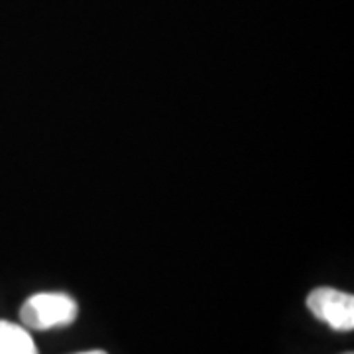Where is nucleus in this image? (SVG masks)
I'll use <instances>...</instances> for the list:
<instances>
[{
    "label": "nucleus",
    "instance_id": "1",
    "mask_svg": "<svg viewBox=\"0 0 354 354\" xmlns=\"http://www.w3.org/2000/svg\"><path fill=\"white\" fill-rule=\"evenodd\" d=\"M77 313V301L67 293H36L24 301L20 319L30 329L46 330L71 325Z\"/></svg>",
    "mask_w": 354,
    "mask_h": 354
},
{
    "label": "nucleus",
    "instance_id": "2",
    "mask_svg": "<svg viewBox=\"0 0 354 354\" xmlns=\"http://www.w3.org/2000/svg\"><path fill=\"white\" fill-rule=\"evenodd\" d=\"M307 309L335 330L354 329V297L335 288H317L307 295Z\"/></svg>",
    "mask_w": 354,
    "mask_h": 354
},
{
    "label": "nucleus",
    "instance_id": "3",
    "mask_svg": "<svg viewBox=\"0 0 354 354\" xmlns=\"http://www.w3.org/2000/svg\"><path fill=\"white\" fill-rule=\"evenodd\" d=\"M0 354H38V348L24 327L0 321Z\"/></svg>",
    "mask_w": 354,
    "mask_h": 354
},
{
    "label": "nucleus",
    "instance_id": "4",
    "mask_svg": "<svg viewBox=\"0 0 354 354\" xmlns=\"http://www.w3.org/2000/svg\"><path fill=\"white\" fill-rule=\"evenodd\" d=\"M79 354H106L104 351H88V353H79Z\"/></svg>",
    "mask_w": 354,
    "mask_h": 354
},
{
    "label": "nucleus",
    "instance_id": "5",
    "mask_svg": "<svg viewBox=\"0 0 354 354\" xmlns=\"http://www.w3.org/2000/svg\"><path fill=\"white\" fill-rule=\"evenodd\" d=\"M346 354H353V353H346Z\"/></svg>",
    "mask_w": 354,
    "mask_h": 354
}]
</instances>
